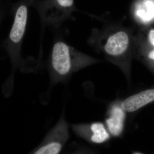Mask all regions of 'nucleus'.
Masks as SVG:
<instances>
[{
	"mask_svg": "<svg viewBox=\"0 0 154 154\" xmlns=\"http://www.w3.org/2000/svg\"><path fill=\"white\" fill-rule=\"evenodd\" d=\"M133 153L134 154H143V153H142V152H141L136 151V152H134Z\"/></svg>",
	"mask_w": 154,
	"mask_h": 154,
	"instance_id": "nucleus-13",
	"label": "nucleus"
},
{
	"mask_svg": "<svg viewBox=\"0 0 154 154\" xmlns=\"http://www.w3.org/2000/svg\"><path fill=\"white\" fill-rule=\"evenodd\" d=\"M43 27L58 28L71 17L75 10L74 0H33Z\"/></svg>",
	"mask_w": 154,
	"mask_h": 154,
	"instance_id": "nucleus-4",
	"label": "nucleus"
},
{
	"mask_svg": "<svg viewBox=\"0 0 154 154\" xmlns=\"http://www.w3.org/2000/svg\"><path fill=\"white\" fill-rule=\"evenodd\" d=\"M148 39L150 43L154 47V29L151 30L149 32Z\"/></svg>",
	"mask_w": 154,
	"mask_h": 154,
	"instance_id": "nucleus-11",
	"label": "nucleus"
},
{
	"mask_svg": "<svg viewBox=\"0 0 154 154\" xmlns=\"http://www.w3.org/2000/svg\"><path fill=\"white\" fill-rule=\"evenodd\" d=\"M148 60L150 64H152L154 66V49L152 50L149 52V53L147 56Z\"/></svg>",
	"mask_w": 154,
	"mask_h": 154,
	"instance_id": "nucleus-10",
	"label": "nucleus"
},
{
	"mask_svg": "<svg viewBox=\"0 0 154 154\" xmlns=\"http://www.w3.org/2000/svg\"><path fill=\"white\" fill-rule=\"evenodd\" d=\"M105 125L111 136L118 137L123 134L126 112L120 106V101L110 104L107 110Z\"/></svg>",
	"mask_w": 154,
	"mask_h": 154,
	"instance_id": "nucleus-7",
	"label": "nucleus"
},
{
	"mask_svg": "<svg viewBox=\"0 0 154 154\" xmlns=\"http://www.w3.org/2000/svg\"><path fill=\"white\" fill-rule=\"evenodd\" d=\"M133 40L130 28L110 26L102 31L93 32L89 42L120 69L130 84Z\"/></svg>",
	"mask_w": 154,
	"mask_h": 154,
	"instance_id": "nucleus-1",
	"label": "nucleus"
},
{
	"mask_svg": "<svg viewBox=\"0 0 154 154\" xmlns=\"http://www.w3.org/2000/svg\"><path fill=\"white\" fill-rule=\"evenodd\" d=\"M72 128L78 136L95 144L107 142L111 137L105 124L102 122L74 124Z\"/></svg>",
	"mask_w": 154,
	"mask_h": 154,
	"instance_id": "nucleus-6",
	"label": "nucleus"
},
{
	"mask_svg": "<svg viewBox=\"0 0 154 154\" xmlns=\"http://www.w3.org/2000/svg\"><path fill=\"white\" fill-rule=\"evenodd\" d=\"M69 138V125L62 114L58 122L45 136L41 144L33 149L34 154H57L61 151Z\"/></svg>",
	"mask_w": 154,
	"mask_h": 154,
	"instance_id": "nucleus-5",
	"label": "nucleus"
},
{
	"mask_svg": "<svg viewBox=\"0 0 154 154\" xmlns=\"http://www.w3.org/2000/svg\"><path fill=\"white\" fill-rule=\"evenodd\" d=\"M33 1L20 0L12 8L14 22L3 46L8 54L14 68H21L25 65V60L21 55V50L28 22V9L32 6Z\"/></svg>",
	"mask_w": 154,
	"mask_h": 154,
	"instance_id": "nucleus-3",
	"label": "nucleus"
},
{
	"mask_svg": "<svg viewBox=\"0 0 154 154\" xmlns=\"http://www.w3.org/2000/svg\"><path fill=\"white\" fill-rule=\"evenodd\" d=\"M144 5H136L134 8V15L137 19L144 20H147L148 17L147 14H149L150 17L151 14V10H154V5L151 3L150 1H145L144 2Z\"/></svg>",
	"mask_w": 154,
	"mask_h": 154,
	"instance_id": "nucleus-9",
	"label": "nucleus"
},
{
	"mask_svg": "<svg viewBox=\"0 0 154 154\" xmlns=\"http://www.w3.org/2000/svg\"><path fill=\"white\" fill-rule=\"evenodd\" d=\"M154 103V85L133 94L120 102L122 108L128 113H133Z\"/></svg>",
	"mask_w": 154,
	"mask_h": 154,
	"instance_id": "nucleus-8",
	"label": "nucleus"
},
{
	"mask_svg": "<svg viewBox=\"0 0 154 154\" xmlns=\"http://www.w3.org/2000/svg\"><path fill=\"white\" fill-rule=\"evenodd\" d=\"M3 16V11L2 8H0V25H1V22H2V19Z\"/></svg>",
	"mask_w": 154,
	"mask_h": 154,
	"instance_id": "nucleus-12",
	"label": "nucleus"
},
{
	"mask_svg": "<svg viewBox=\"0 0 154 154\" xmlns=\"http://www.w3.org/2000/svg\"><path fill=\"white\" fill-rule=\"evenodd\" d=\"M100 62L62 40H57L53 46L48 61L51 82L52 84L65 82L75 73Z\"/></svg>",
	"mask_w": 154,
	"mask_h": 154,
	"instance_id": "nucleus-2",
	"label": "nucleus"
}]
</instances>
